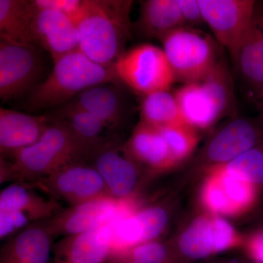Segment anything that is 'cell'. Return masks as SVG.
Returning a JSON list of instances; mask_svg holds the SVG:
<instances>
[{
	"instance_id": "f1b7e54d",
	"label": "cell",
	"mask_w": 263,
	"mask_h": 263,
	"mask_svg": "<svg viewBox=\"0 0 263 263\" xmlns=\"http://www.w3.org/2000/svg\"><path fill=\"white\" fill-rule=\"evenodd\" d=\"M158 129L175 161L181 160L191 153L197 141L195 128L187 124H179Z\"/></svg>"
},
{
	"instance_id": "1f68e13d",
	"label": "cell",
	"mask_w": 263,
	"mask_h": 263,
	"mask_svg": "<svg viewBox=\"0 0 263 263\" xmlns=\"http://www.w3.org/2000/svg\"><path fill=\"white\" fill-rule=\"evenodd\" d=\"M205 200L209 209L216 212H231L233 205L228 200L221 185L210 184L205 192Z\"/></svg>"
},
{
	"instance_id": "5bb4252c",
	"label": "cell",
	"mask_w": 263,
	"mask_h": 263,
	"mask_svg": "<svg viewBox=\"0 0 263 263\" xmlns=\"http://www.w3.org/2000/svg\"><path fill=\"white\" fill-rule=\"evenodd\" d=\"M262 143L263 126L258 118H235L212 137L205 157L210 162L226 164Z\"/></svg>"
},
{
	"instance_id": "5b68a950",
	"label": "cell",
	"mask_w": 263,
	"mask_h": 263,
	"mask_svg": "<svg viewBox=\"0 0 263 263\" xmlns=\"http://www.w3.org/2000/svg\"><path fill=\"white\" fill-rule=\"evenodd\" d=\"M161 42L176 81L183 84L203 80L221 59L219 43L191 27L175 29Z\"/></svg>"
},
{
	"instance_id": "52a82bcc",
	"label": "cell",
	"mask_w": 263,
	"mask_h": 263,
	"mask_svg": "<svg viewBox=\"0 0 263 263\" xmlns=\"http://www.w3.org/2000/svg\"><path fill=\"white\" fill-rule=\"evenodd\" d=\"M41 53L34 45L0 35V98L14 100L40 84L43 71Z\"/></svg>"
},
{
	"instance_id": "7402d4cb",
	"label": "cell",
	"mask_w": 263,
	"mask_h": 263,
	"mask_svg": "<svg viewBox=\"0 0 263 263\" xmlns=\"http://www.w3.org/2000/svg\"><path fill=\"white\" fill-rule=\"evenodd\" d=\"M68 103L93 114L108 129H114L120 125L125 115L124 96L113 82L89 88Z\"/></svg>"
},
{
	"instance_id": "277c9868",
	"label": "cell",
	"mask_w": 263,
	"mask_h": 263,
	"mask_svg": "<svg viewBox=\"0 0 263 263\" xmlns=\"http://www.w3.org/2000/svg\"><path fill=\"white\" fill-rule=\"evenodd\" d=\"M174 94L185 122L195 129L210 127L235 111L233 77L222 58L203 80L183 84Z\"/></svg>"
},
{
	"instance_id": "4dcf8cb0",
	"label": "cell",
	"mask_w": 263,
	"mask_h": 263,
	"mask_svg": "<svg viewBox=\"0 0 263 263\" xmlns=\"http://www.w3.org/2000/svg\"><path fill=\"white\" fill-rule=\"evenodd\" d=\"M34 6L40 9L51 10L75 18L82 5L83 0H33Z\"/></svg>"
},
{
	"instance_id": "836d02e7",
	"label": "cell",
	"mask_w": 263,
	"mask_h": 263,
	"mask_svg": "<svg viewBox=\"0 0 263 263\" xmlns=\"http://www.w3.org/2000/svg\"><path fill=\"white\" fill-rule=\"evenodd\" d=\"M249 254L255 263H263V233L254 235L251 240Z\"/></svg>"
},
{
	"instance_id": "4316f807",
	"label": "cell",
	"mask_w": 263,
	"mask_h": 263,
	"mask_svg": "<svg viewBox=\"0 0 263 263\" xmlns=\"http://www.w3.org/2000/svg\"><path fill=\"white\" fill-rule=\"evenodd\" d=\"M165 246L149 241L124 250L110 251L105 263H169Z\"/></svg>"
},
{
	"instance_id": "44dd1931",
	"label": "cell",
	"mask_w": 263,
	"mask_h": 263,
	"mask_svg": "<svg viewBox=\"0 0 263 263\" xmlns=\"http://www.w3.org/2000/svg\"><path fill=\"white\" fill-rule=\"evenodd\" d=\"M122 151L136 164H144L152 169L164 168L176 162L158 128L141 121Z\"/></svg>"
},
{
	"instance_id": "d6a6232c",
	"label": "cell",
	"mask_w": 263,
	"mask_h": 263,
	"mask_svg": "<svg viewBox=\"0 0 263 263\" xmlns=\"http://www.w3.org/2000/svg\"><path fill=\"white\" fill-rule=\"evenodd\" d=\"M178 4L186 27L205 23L198 0H178Z\"/></svg>"
},
{
	"instance_id": "ac0fdd59",
	"label": "cell",
	"mask_w": 263,
	"mask_h": 263,
	"mask_svg": "<svg viewBox=\"0 0 263 263\" xmlns=\"http://www.w3.org/2000/svg\"><path fill=\"white\" fill-rule=\"evenodd\" d=\"M46 116H33L17 110L0 109L1 157L11 159L18 151L34 144L49 127Z\"/></svg>"
},
{
	"instance_id": "83f0119b",
	"label": "cell",
	"mask_w": 263,
	"mask_h": 263,
	"mask_svg": "<svg viewBox=\"0 0 263 263\" xmlns=\"http://www.w3.org/2000/svg\"><path fill=\"white\" fill-rule=\"evenodd\" d=\"M224 170L247 182L263 185V143L226 164Z\"/></svg>"
},
{
	"instance_id": "9c48e42d",
	"label": "cell",
	"mask_w": 263,
	"mask_h": 263,
	"mask_svg": "<svg viewBox=\"0 0 263 263\" xmlns=\"http://www.w3.org/2000/svg\"><path fill=\"white\" fill-rule=\"evenodd\" d=\"M26 185L69 205L112 197L98 171L91 164L80 161L66 164L49 176Z\"/></svg>"
},
{
	"instance_id": "3957f363",
	"label": "cell",
	"mask_w": 263,
	"mask_h": 263,
	"mask_svg": "<svg viewBox=\"0 0 263 263\" xmlns=\"http://www.w3.org/2000/svg\"><path fill=\"white\" fill-rule=\"evenodd\" d=\"M115 79L113 66L97 63L77 50L54 62L48 77L29 92L27 108L39 110L61 106L85 90Z\"/></svg>"
},
{
	"instance_id": "6da1fadb",
	"label": "cell",
	"mask_w": 263,
	"mask_h": 263,
	"mask_svg": "<svg viewBox=\"0 0 263 263\" xmlns=\"http://www.w3.org/2000/svg\"><path fill=\"white\" fill-rule=\"evenodd\" d=\"M91 152L67 124L55 119L39 141L18 151L11 161L0 157V182L30 184L66 164L88 162Z\"/></svg>"
},
{
	"instance_id": "2e32d148",
	"label": "cell",
	"mask_w": 263,
	"mask_h": 263,
	"mask_svg": "<svg viewBox=\"0 0 263 263\" xmlns=\"http://www.w3.org/2000/svg\"><path fill=\"white\" fill-rule=\"evenodd\" d=\"M34 8L33 45L47 51L53 62L79 50V33L73 19L54 10Z\"/></svg>"
},
{
	"instance_id": "7a4b0ae2",
	"label": "cell",
	"mask_w": 263,
	"mask_h": 263,
	"mask_svg": "<svg viewBox=\"0 0 263 263\" xmlns=\"http://www.w3.org/2000/svg\"><path fill=\"white\" fill-rule=\"evenodd\" d=\"M133 4L130 0H83L73 18L79 51L97 63L113 66L130 37Z\"/></svg>"
},
{
	"instance_id": "f546056e",
	"label": "cell",
	"mask_w": 263,
	"mask_h": 263,
	"mask_svg": "<svg viewBox=\"0 0 263 263\" xmlns=\"http://www.w3.org/2000/svg\"><path fill=\"white\" fill-rule=\"evenodd\" d=\"M221 187L233 206L248 205L254 198L252 183L247 182L232 176L224 170L221 176Z\"/></svg>"
},
{
	"instance_id": "30bf717a",
	"label": "cell",
	"mask_w": 263,
	"mask_h": 263,
	"mask_svg": "<svg viewBox=\"0 0 263 263\" xmlns=\"http://www.w3.org/2000/svg\"><path fill=\"white\" fill-rule=\"evenodd\" d=\"M204 22L233 62L248 29L254 0H198Z\"/></svg>"
},
{
	"instance_id": "484cf974",
	"label": "cell",
	"mask_w": 263,
	"mask_h": 263,
	"mask_svg": "<svg viewBox=\"0 0 263 263\" xmlns=\"http://www.w3.org/2000/svg\"><path fill=\"white\" fill-rule=\"evenodd\" d=\"M141 122L157 128L186 124L174 93L161 91L143 97Z\"/></svg>"
},
{
	"instance_id": "ba28073f",
	"label": "cell",
	"mask_w": 263,
	"mask_h": 263,
	"mask_svg": "<svg viewBox=\"0 0 263 263\" xmlns=\"http://www.w3.org/2000/svg\"><path fill=\"white\" fill-rule=\"evenodd\" d=\"M14 182L0 193V239L5 240L33 223L48 220L62 209L60 201Z\"/></svg>"
},
{
	"instance_id": "ffe728a7",
	"label": "cell",
	"mask_w": 263,
	"mask_h": 263,
	"mask_svg": "<svg viewBox=\"0 0 263 263\" xmlns=\"http://www.w3.org/2000/svg\"><path fill=\"white\" fill-rule=\"evenodd\" d=\"M54 240L46 221L33 223L5 240L0 249V263L51 257Z\"/></svg>"
},
{
	"instance_id": "7c38bea8",
	"label": "cell",
	"mask_w": 263,
	"mask_h": 263,
	"mask_svg": "<svg viewBox=\"0 0 263 263\" xmlns=\"http://www.w3.org/2000/svg\"><path fill=\"white\" fill-rule=\"evenodd\" d=\"M88 163L98 171L113 198L129 203L138 184L139 170L117 142L107 138L93 152Z\"/></svg>"
},
{
	"instance_id": "8fae6325",
	"label": "cell",
	"mask_w": 263,
	"mask_h": 263,
	"mask_svg": "<svg viewBox=\"0 0 263 263\" xmlns=\"http://www.w3.org/2000/svg\"><path fill=\"white\" fill-rule=\"evenodd\" d=\"M131 209L127 202L113 197H102L75 205L62 208L46 221L55 238L86 233L113 223Z\"/></svg>"
},
{
	"instance_id": "d6986e66",
	"label": "cell",
	"mask_w": 263,
	"mask_h": 263,
	"mask_svg": "<svg viewBox=\"0 0 263 263\" xmlns=\"http://www.w3.org/2000/svg\"><path fill=\"white\" fill-rule=\"evenodd\" d=\"M110 250V224L55 242L51 263H105Z\"/></svg>"
},
{
	"instance_id": "d590c367",
	"label": "cell",
	"mask_w": 263,
	"mask_h": 263,
	"mask_svg": "<svg viewBox=\"0 0 263 263\" xmlns=\"http://www.w3.org/2000/svg\"><path fill=\"white\" fill-rule=\"evenodd\" d=\"M229 263H239V262H238V261H236V260H232L231 262H230Z\"/></svg>"
},
{
	"instance_id": "603a6c76",
	"label": "cell",
	"mask_w": 263,
	"mask_h": 263,
	"mask_svg": "<svg viewBox=\"0 0 263 263\" xmlns=\"http://www.w3.org/2000/svg\"><path fill=\"white\" fill-rule=\"evenodd\" d=\"M186 27L178 0H146L141 2L139 17L133 29L141 37L162 41L167 34Z\"/></svg>"
},
{
	"instance_id": "e0dca14e",
	"label": "cell",
	"mask_w": 263,
	"mask_h": 263,
	"mask_svg": "<svg viewBox=\"0 0 263 263\" xmlns=\"http://www.w3.org/2000/svg\"><path fill=\"white\" fill-rule=\"evenodd\" d=\"M233 228L221 218L195 219L181 235V253L192 259H202L226 250L233 242Z\"/></svg>"
},
{
	"instance_id": "8992f818",
	"label": "cell",
	"mask_w": 263,
	"mask_h": 263,
	"mask_svg": "<svg viewBox=\"0 0 263 263\" xmlns=\"http://www.w3.org/2000/svg\"><path fill=\"white\" fill-rule=\"evenodd\" d=\"M113 68L117 79L143 97L170 91L176 81L163 49L151 43L125 50L114 62Z\"/></svg>"
},
{
	"instance_id": "e575fe53",
	"label": "cell",
	"mask_w": 263,
	"mask_h": 263,
	"mask_svg": "<svg viewBox=\"0 0 263 263\" xmlns=\"http://www.w3.org/2000/svg\"><path fill=\"white\" fill-rule=\"evenodd\" d=\"M256 105H257V110L259 111V116L257 118L263 126V95L262 98L260 99L258 103L256 104Z\"/></svg>"
},
{
	"instance_id": "cb8c5ba5",
	"label": "cell",
	"mask_w": 263,
	"mask_h": 263,
	"mask_svg": "<svg viewBox=\"0 0 263 263\" xmlns=\"http://www.w3.org/2000/svg\"><path fill=\"white\" fill-rule=\"evenodd\" d=\"M34 13L35 8L32 1L0 0V35L33 45L32 27Z\"/></svg>"
},
{
	"instance_id": "9a60e30c",
	"label": "cell",
	"mask_w": 263,
	"mask_h": 263,
	"mask_svg": "<svg viewBox=\"0 0 263 263\" xmlns=\"http://www.w3.org/2000/svg\"><path fill=\"white\" fill-rule=\"evenodd\" d=\"M167 221L168 215L162 207H148L138 212L129 209L110 224V251L153 241L162 234Z\"/></svg>"
},
{
	"instance_id": "4fadbf2b",
	"label": "cell",
	"mask_w": 263,
	"mask_h": 263,
	"mask_svg": "<svg viewBox=\"0 0 263 263\" xmlns=\"http://www.w3.org/2000/svg\"><path fill=\"white\" fill-rule=\"evenodd\" d=\"M235 65L247 97L257 104L263 95V1H256Z\"/></svg>"
},
{
	"instance_id": "d4e9b609",
	"label": "cell",
	"mask_w": 263,
	"mask_h": 263,
	"mask_svg": "<svg viewBox=\"0 0 263 263\" xmlns=\"http://www.w3.org/2000/svg\"><path fill=\"white\" fill-rule=\"evenodd\" d=\"M60 108L57 119L67 124L76 138L90 151L91 155L106 141L108 138L103 135L106 125L98 117L69 103L64 104Z\"/></svg>"
}]
</instances>
